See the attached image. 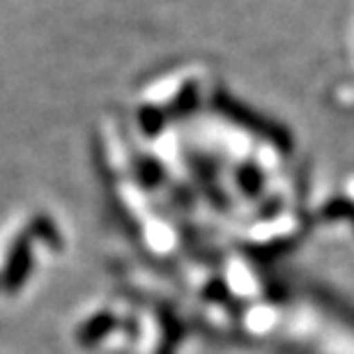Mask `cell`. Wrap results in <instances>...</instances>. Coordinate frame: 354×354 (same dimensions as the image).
Returning a JSON list of instances; mask_svg holds the SVG:
<instances>
[{"instance_id":"6da1fadb","label":"cell","mask_w":354,"mask_h":354,"mask_svg":"<svg viewBox=\"0 0 354 354\" xmlns=\"http://www.w3.org/2000/svg\"><path fill=\"white\" fill-rule=\"evenodd\" d=\"M115 327H118V317L104 310V313L92 315L90 320L81 324L79 331H76V341H79V345H83V348H92V345L102 343Z\"/></svg>"},{"instance_id":"7a4b0ae2","label":"cell","mask_w":354,"mask_h":354,"mask_svg":"<svg viewBox=\"0 0 354 354\" xmlns=\"http://www.w3.org/2000/svg\"><path fill=\"white\" fill-rule=\"evenodd\" d=\"M30 272V253H28L26 244H17V249L10 256V265L5 269V290L7 292H17V290L24 286L26 276Z\"/></svg>"},{"instance_id":"3957f363","label":"cell","mask_w":354,"mask_h":354,"mask_svg":"<svg viewBox=\"0 0 354 354\" xmlns=\"http://www.w3.org/2000/svg\"><path fill=\"white\" fill-rule=\"evenodd\" d=\"M173 345H175V338L171 334H166L164 336V343H161V348L157 354H173Z\"/></svg>"}]
</instances>
